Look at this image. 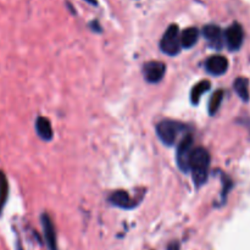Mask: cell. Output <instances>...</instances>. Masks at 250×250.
<instances>
[{"mask_svg": "<svg viewBox=\"0 0 250 250\" xmlns=\"http://www.w3.org/2000/svg\"><path fill=\"white\" fill-rule=\"evenodd\" d=\"M210 154L205 148L198 146L192 151L189 159V170L192 171V177L195 186H203L208 180L210 168Z\"/></svg>", "mask_w": 250, "mask_h": 250, "instance_id": "1", "label": "cell"}, {"mask_svg": "<svg viewBox=\"0 0 250 250\" xmlns=\"http://www.w3.org/2000/svg\"><path fill=\"white\" fill-rule=\"evenodd\" d=\"M185 129L186 126L180 122L173 121V120H164V121L159 122L156 126V133L164 144L171 146L177 141L178 134Z\"/></svg>", "mask_w": 250, "mask_h": 250, "instance_id": "2", "label": "cell"}, {"mask_svg": "<svg viewBox=\"0 0 250 250\" xmlns=\"http://www.w3.org/2000/svg\"><path fill=\"white\" fill-rule=\"evenodd\" d=\"M160 48L163 53L168 56L177 55L181 51V32L177 24H171L164 33L160 42Z\"/></svg>", "mask_w": 250, "mask_h": 250, "instance_id": "3", "label": "cell"}, {"mask_svg": "<svg viewBox=\"0 0 250 250\" xmlns=\"http://www.w3.org/2000/svg\"><path fill=\"white\" fill-rule=\"evenodd\" d=\"M193 144H194V139H193L192 134L187 133L183 136V138L181 139L180 144L177 146V156H176V160H177V165L183 172H188L189 171V159L192 155L193 151Z\"/></svg>", "mask_w": 250, "mask_h": 250, "instance_id": "4", "label": "cell"}, {"mask_svg": "<svg viewBox=\"0 0 250 250\" xmlns=\"http://www.w3.org/2000/svg\"><path fill=\"white\" fill-rule=\"evenodd\" d=\"M225 42H226L227 46H229V50L236 51L238 50L242 46L244 41V32L243 28L239 23H233L226 29L224 34Z\"/></svg>", "mask_w": 250, "mask_h": 250, "instance_id": "5", "label": "cell"}, {"mask_svg": "<svg viewBox=\"0 0 250 250\" xmlns=\"http://www.w3.org/2000/svg\"><path fill=\"white\" fill-rule=\"evenodd\" d=\"M166 72V65L160 61H149L144 63L143 75L149 83H158L164 78Z\"/></svg>", "mask_w": 250, "mask_h": 250, "instance_id": "6", "label": "cell"}, {"mask_svg": "<svg viewBox=\"0 0 250 250\" xmlns=\"http://www.w3.org/2000/svg\"><path fill=\"white\" fill-rule=\"evenodd\" d=\"M203 36L207 39L210 46L214 49H222L225 43V37L221 28L216 24H208L203 28Z\"/></svg>", "mask_w": 250, "mask_h": 250, "instance_id": "7", "label": "cell"}, {"mask_svg": "<svg viewBox=\"0 0 250 250\" xmlns=\"http://www.w3.org/2000/svg\"><path fill=\"white\" fill-rule=\"evenodd\" d=\"M205 68L210 75L221 76L229 68V61L225 56L222 55H214L210 56L205 62Z\"/></svg>", "mask_w": 250, "mask_h": 250, "instance_id": "8", "label": "cell"}, {"mask_svg": "<svg viewBox=\"0 0 250 250\" xmlns=\"http://www.w3.org/2000/svg\"><path fill=\"white\" fill-rule=\"evenodd\" d=\"M42 226H43L44 238H45L46 246H48L49 250H58L55 227H54L53 221H51L48 214L42 215Z\"/></svg>", "mask_w": 250, "mask_h": 250, "instance_id": "9", "label": "cell"}, {"mask_svg": "<svg viewBox=\"0 0 250 250\" xmlns=\"http://www.w3.org/2000/svg\"><path fill=\"white\" fill-rule=\"evenodd\" d=\"M109 202L112 205L121 209H132L136 205V202L131 198V195L125 190H116L109 198Z\"/></svg>", "mask_w": 250, "mask_h": 250, "instance_id": "10", "label": "cell"}, {"mask_svg": "<svg viewBox=\"0 0 250 250\" xmlns=\"http://www.w3.org/2000/svg\"><path fill=\"white\" fill-rule=\"evenodd\" d=\"M199 39V31L195 27H188L181 33V45L182 48L189 49L197 44Z\"/></svg>", "mask_w": 250, "mask_h": 250, "instance_id": "11", "label": "cell"}, {"mask_svg": "<svg viewBox=\"0 0 250 250\" xmlns=\"http://www.w3.org/2000/svg\"><path fill=\"white\" fill-rule=\"evenodd\" d=\"M36 131L38 136L44 141H50L53 138V128L51 124L45 117H38L36 121Z\"/></svg>", "mask_w": 250, "mask_h": 250, "instance_id": "12", "label": "cell"}, {"mask_svg": "<svg viewBox=\"0 0 250 250\" xmlns=\"http://www.w3.org/2000/svg\"><path fill=\"white\" fill-rule=\"evenodd\" d=\"M210 85L211 84H210L209 81H202V82L197 83V84L193 87L192 92H190V102H192L193 104H198L200 97L210 89Z\"/></svg>", "mask_w": 250, "mask_h": 250, "instance_id": "13", "label": "cell"}, {"mask_svg": "<svg viewBox=\"0 0 250 250\" xmlns=\"http://www.w3.org/2000/svg\"><path fill=\"white\" fill-rule=\"evenodd\" d=\"M249 82L247 78L239 77L234 81V90H236L237 94L239 95L242 100L244 102H248L249 99Z\"/></svg>", "mask_w": 250, "mask_h": 250, "instance_id": "14", "label": "cell"}, {"mask_svg": "<svg viewBox=\"0 0 250 250\" xmlns=\"http://www.w3.org/2000/svg\"><path fill=\"white\" fill-rule=\"evenodd\" d=\"M7 197H9V182H7L5 173L0 171V215L6 204Z\"/></svg>", "mask_w": 250, "mask_h": 250, "instance_id": "15", "label": "cell"}, {"mask_svg": "<svg viewBox=\"0 0 250 250\" xmlns=\"http://www.w3.org/2000/svg\"><path fill=\"white\" fill-rule=\"evenodd\" d=\"M222 99H224V90H216V92L212 94L211 99L209 102V114L215 115L217 112V110L220 109V105H221Z\"/></svg>", "mask_w": 250, "mask_h": 250, "instance_id": "16", "label": "cell"}, {"mask_svg": "<svg viewBox=\"0 0 250 250\" xmlns=\"http://www.w3.org/2000/svg\"><path fill=\"white\" fill-rule=\"evenodd\" d=\"M167 250H180V244L177 242H172L170 243V246L167 247Z\"/></svg>", "mask_w": 250, "mask_h": 250, "instance_id": "17", "label": "cell"}, {"mask_svg": "<svg viewBox=\"0 0 250 250\" xmlns=\"http://www.w3.org/2000/svg\"><path fill=\"white\" fill-rule=\"evenodd\" d=\"M85 1L89 2V4H92V5H97L98 4L97 0H85Z\"/></svg>", "mask_w": 250, "mask_h": 250, "instance_id": "18", "label": "cell"}]
</instances>
